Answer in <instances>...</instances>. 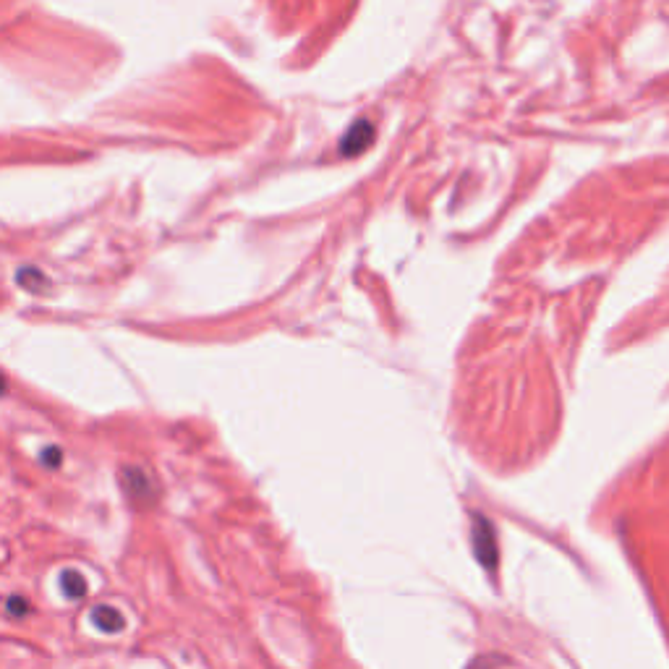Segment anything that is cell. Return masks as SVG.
Instances as JSON below:
<instances>
[{
    "instance_id": "1",
    "label": "cell",
    "mask_w": 669,
    "mask_h": 669,
    "mask_svg": "<svg viewBox=\"0 0 669 669\" xmlns=\"http://www.w3.org/2000/svg\"><path fill=\"white\" fill-rule=\"evenodd\" d=\"M121 487L134 505H155L157 487L152 476L139 466L121 468Z\"/></svg>"
},
{
    "instance_id": "2",
    "label": "cell",
    "mask_w": 669,
    "mask_h": 669,
    "mask_svg": "<svg viewBox=\"0 0 669 669\" xmlns=\"http://www.w3.org/2000/svg\"><path fill=\"white\" fill-rule=\"evenodd\" d=\"M471 541H474V552L476 557H479L481 565L487 570L497 568V539H494V528L489 526L487 518L476 515Z\"/></svg>"
},
{
    "instance_id": "3",
    "label": "cell",
    "mask_w": 669,
    "mask_h": 669,
    "mask_svg": "<svg viewBox=\"0 0 669 669\" xmlns=\"http://www.w3.org/2000/svg\"><path fill=\"white\" fill-rule=\"evenodd\" d=\"M89 620H92V625H95L100 633H108V636H118V633L126 628V617H123L115 607H110V604H97V607H92Z\"/></svg>"
},
{
    "instance_id": "4",
    "label": "cell",
    "mask_w": 669,
    "mask_h": 669,
    "mask_svg": "<svg viewBox=\"0 0 669 669\" xmlns=\"http://www.w3.org/2000/svg\"><path fill=\"white\" fill-rule=\"evenodd\" d=\"M372 134H374L372 123L359 121L351 131H348V136H345V142H343V147H340V152H345V155H356V152H361L366 144L372 142Z\"/></svg>"
},
{
    "instance_id": "5",
    "label": "cell",
    "mask_w": 669,
    "mask_h": 669,
    "mask_svg": "<svg viewBox=\"0 0 669 669\" xmlns=\"http://www.w3.org/2000/svg\"><path fill=\"white\" fill-rule=\"evenodd\" d=\"M61 591L68 602H82L84 596H87V581H84V575L79 573V570H71V568L63 570Z\"/></svg>"
},
{
    "instance_id": "6",
    "label": "cell",
    "mask_w": 669,
    "mask_h": 669,
    "mask_svg": "<svg viewBox=\"0 0 669 669\" xmlns=\"http://www.w3.org/2000/svg\"><path fill=\"white\" fill-rule=\"evenodd\" d=\"M16 280H19L21 288L29 293H40L48 288V278H45L40 270H34V267H24V270H19Z\"/></svg>"
},
{
    "instance_id": "7",
    "label": "cell",
    "mask_w": 669,
    "mask_h": 669,
    "mask_svg": "<svg viewBox=\"0 0 669 669\" xmlns=\"http://www.w3.org/2000/svg\"><path fill=\"white\" fill-rule=\"evenodd\" d=\"M40 460H42V466H48V468H58L63 463V453H61V447H45V450H42L40 453Z\"/></svg>"
},
{
    "instance_id": "8",
    "label": "cell",
    "mask_w": 669,
    "mask_h": 669,
    "mask_svg": "<svg viewBox=\"0 0 669 669\" xmlns=\"http://www.w3.org/2000/svg\"><path fill=\"white\" fill-rule=\"evenodd\" d=\"M6 609H8V615H14V617L29 615V599H24V596H11V599L6 602Z\"/></svg>"
},
{
    "instance_id": "9",
    "label": "cell",
    "mask_w": 669,
    "mask_h": 669,
    "mask_svg": "<svg viewBox=\"0 0 669 669\" xmlns=\"http://www.w3.org/2000/svg\"><path fill=\"white\" fill-rule=\"evenodd\" d=\"M3 392H6V377L0 374V395H3Z\"/></svg>"
}]
</instances>
